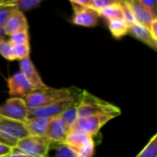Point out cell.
<instances>
[{
	"mask_svg": "<svg viewBox=\"0 0 157 157\" xmlns=\"http://www.w3.org/2000/svg\"><path fill=\"white\" fill-rule=\"evenodd\" d=\"M81 92L75 87L70 88H53L47 86L46 88L36 90L23 99L29 109V111L48 107L62 100L70 98Z\"/></svg>",
	"mask_w": 157,
	"mask_h": 157,
	"instance_id": "1",
	"label": "cell"
},
{
	"mask_svg": "<svg viewBox=\"0 0 157 157\" xmlns=\"http://www.w3.org/2000/svg\"><path fill=\"white\" fill-rule=\"evenodd\" d=\"M101 113H116L121 115V110L117 106L105 101L86 90L82 91L80 102L77 107L78 119Z\"/></svg>",
	"mask_w": 157,
	"mask_h": 157,
	"instance_id": "2",
	"label": "cell"
},
{
	"mask_svg": "<svg viewBox=\"0 0 157 157\" xmlns=\"http://www.w3.org/2000/svg\"><path fill=\"white\" fill-rule=\"evenodd\" d=\"M52 142L45 136L29 135L17 141L14 149L29 157H47L50 153Z\"/></svg>",
	"mask_w": 157,
	"mask_h": 157,
	"instance_id": "3",
	"label": "cell"
},
{
	"mask_svg": "<svg viewBox=\"0 0 157 157\" xmlns=\"http://www.w3.org/2000/svg\"><path fill=\"white\" fill-rule=\"evenodd\" d=\"M118 116L120 115L116 113H101L78 119L77 122L71 130V132H76L93 137L100 131V129L104 125H106L109 121Z\"/></svg>",
	"mask_w": 157,
	"mask_h": 157,
	"instance_id": "4",
	"label": "cell"
},
{
	"mask_svg": "<svg viewBox=\"0 0 157 157\" xmlns=\"http://www.w3.org/2000/svg\"><path fill=\"white\" fill-rule=\"evenodd\" d=\"M0 116L19 122L28 120L29 109L21 98H10L3 105H0Z\"/></svg>",
	"mask_w": 157,
	"mask_h": 157,
	"instance_id": "5",
	"label": "cell"
},
{
	"mask_svg": "<svg viewBox=\"0 0 157 157\" xmlns=\"http://www.w3.org/2000/svg\"><path fill=\"white\" fill-rule=\"evenodd\" d=\"M80 95H81V93L78 95H75L70 98L62 100V101L57 102L52 105H50L48 107L30 110V111H29L28 120L33 119V118H40V117H45V118H50V119L59 117L64 111H66L69 108H71L72 106L75 105L76 103H78L80 101Z\"/></svg>",
	"mask_w": 157,
	"mask_h": 157,
	"instance_id": "6",
	"label": "cell"
},
{
	"mask_svg": "<svg viewBox=\"0 0 157 157\" xmlns=\"http://www.w3.org/2000/svg\"><path fill=\"white\" fill-rule=\"evenodd\" d=\"M29 135L24 122L16 121L0 116V137L15 146L17 141Z\"/></svg>",
	"mask_w": 157,
	"mask_h": 157,
	"instance_id": "7",
	"label": "cell"
},
{
	"mask_svg": "<svg viewBox=\"0 0 157 157\" xmlns=\"http://www.w3.org/2000/svg\"><path fill=\"white\" fill-rule=\"evenodd\" d=\"M71 4L74 9L72 21L75 25L88 28H93L98 25L99 15L97 11L77 4L75 0L71 1Z\"/></svg>",
	"mask_w": 157,
	"mask_h": 157,
	"instance_id": "8",
	"label": "cell"
},
{
	"mask_svg": "<svg viewBox=\"0 0 157 157\" xmlns=\"http://www.w3.org/2000/svg\"><path fill=\"white\" fill-rule=\"evenodd\" d=\"M7 86L8 93L13 98H24L30 93L36 91L21 72H17L10 76L7 80Z\"/></svg>",
	"mask_w": 157,
	"mask_h": 157,
	"instance_id": "9",
	"label": "cell"
},
{
	"mask_svg": "<svg viewBox=\"0 0 157 157\" xmlns=\"http://www.w3.org/2000/svg\"><path fill=\"white\" fill-rule=\"evenodd\" d=\"M69 132L70 129L63 120L60 117H55L51 119L44 136L52 144H63Z\"/></svg>",
	"mask_w": 157,
	"mask_h": 157,
	"instance_id": "10",
	"label": "cell"
},
{
	"mask_svg": "<svg viewBox=\"0 0 157 157\" xmlns=\"http://www.w3.org/2000/svg\"><path fill=\"white\" fill-rule=\"evenodd\" d=\"M2 29L5 35L7 36H10L19 31L29 30V24H28L27 17H25L23 12L16 10L6 20Z\"/></svg>",
	"mask_w": 157,
	"mask_h": 157,
	"instance_id": "11",
	"label": "cell"
},
{
	"mask_svg": "<svg viewBox=\"0 0 157 157\" xmlns=\"http://www.w3.org/2000/svg\"><path fill=\"white\" fill-rule=\"evenodd\" d=\"M19 66H20V72L24 75V76L27 78L29 84L36 90H40L47 87V86L42 81L40 75H39L34 63L31 62L29 58L21 60L19 62Z\"/></svg>",
	"mask_w": 157,
	"mask_h": 157,
	"instance_id": "12",
	"label": "cell"
},
{
	"mask_svg": "<svg viewBox=\"0 0 157 157\" xmlns=\"http://www.w3.org/2000/svg\"><path fill=\"white\" fill-rule=\"evenodd\" d=\"M126 3L128 4L130 9L132 11V14L133 16L135 23L149 29L153 20L156 19L142 5L140 0H127Z\"/></svg>",
	"mask_w": 157,
	"mask_h": 157,
	"instance_id": "13",
	"label": "cell"
},
{
	"mask_svg": "<svg viewBox=\"0 0 157 157\" xmlns=\"http://www.w3.org/2000/svg\"><path fill=\"white\" fill-rule=\"evenodd\" d=\"M128 34L132 36L133 38L137 39L138 40L144 42L147 46H149L154 51L157 50V40L153 38L151 35L149 29L142 25H139L137 23L132 24L129 27Z\"/></svg>",
	"mask_w": 157,
	"mask_h": 157,
	"instance_id": "14",
	"label": "cell"
},
{
	"mask_svg": "<svg viewBox=\"0 0 157 157\" xmlns=\"http://www.w3.org/2000/svg\"><path fill=\"white\" fill-rule=\"evenodd\" d=\"M50 118L40 117L29 119L24 122V125L29 135L32 136H44L48 124L50 122Z\"/></svg>",
	"mask_w": 157,
	"mask_h": 157,
	"instance_id": "15",
	"label": "cell"
},
{
	"mask_svg": "<svg viewBox=\"0 0 157 157\" xmlns=\"http://www.w3.org/2000/svg\"><path fill=\"white\" fill-rule=\"evenodd\" d=\"M91 139H93V137L90 135L70 131V132L68 133V135L64 141V144L66 145H68L71 149H73L75 152H76L78 155V153L81 151V149Z\"/></svg>",
	"mask_w": 157,
	"mask_h": 157,
	"instance_id": "16",
	"label": "cell"
},
{
	"mask_svg": "<svg viewBox=\"0 0 157 157\" xmlns=\"http://www.w3.org/2000/svg\"><path fill=\"white\" fill-rule=\"evenodd\" d=\"M99 17H103L108 21L115 19H123V10L121 1H116L113 5L107 6L98 12Z\"/></svg>",
	"mask_w": 157,
	"mask_h": 157,
	"instance_id": "17",
	"label": "cell"
},
{
	"mask_svg": "<svg viewBox=\"0 0 157 157\" xmlns=\"http://www.w3.org/2000/svg\"><path fill=\"white\" fill-rule=\"evenodd\" d=\"M1 5L4 6H10L15 7L18 11H29L38 7L40 4V0H1Z\"/></svg>",
	"mask_w": 157,
	"mask_h": 157,
	"instance_id": "18",
	"label": "cell"
},
{
	"mask_svg": "<svg viewBox=\"0 0 157 157\" xmlns=\"http://www.w3.org/2000/svg\"><path fill=\"white\" fill-rule=\"evenodd\" d=\"M109 29L115 39H121L128 35L129 26L123 19H115L109 21Z\"/></svg>",
	"mask_w": 157,
	"mask_h": 157,
	"instance_id": "19",
	"label": "cell"
},
{
	"mask_svg": "<svg viewBox=\"0 0 157 157\" xmlns=\"http://www.w3.org/2000/svg\"><path fill=\"white\" fill-rule=\"evenodd\" d=\"M81 97V95H80ZM80 102V101H79ZM78 103H76L75 105L72 106L71 108H69L66 111H64L62 115H60L59 117L63 120V121L66 124V126L70 129V131L75 127V123L78 121V115H77V107H78Z\"/></svg>",
	"mask_w": 157,
	"mask_h": 157,
	"instance_id": "20",
	"label": "cell"
},
{
	"mask_svg": "<svg viewBox=\"0 0 157 157\" xmlns=\"http://www.w3.org/2000/svg\"><path fill=\"white\" fill-rule=\"evenodd\" d=\"M136 157H157V134L150 139L148 144L144 146V148L139 153Z\"/></svg>",
	"mask_w": 157,
	"mask_h": 157,
	"instance_id": "21",
	"label": "cell"
},
{
	"mask_svg": "<svg viewBox=\"0 0 157 157\" xmlns=\"http://www.w3.org/2000/svg\"><path fill=\"white\" fill-rule=\"evenodd\" d=\"M54 147V156L53 157H78L76 152L71 149L68 145L63 144H52Z\"/></svg>",
	"mask_w": 157,
	"mask_h": 157,
	"instance_id": "22",
	"label": "cell"
},
{
	"mask_svg": "<svg viewBox=\"0 0 157 157\" xmlns=\"http://www.w3.org/2000/svg\"><path fill=\"white\" fill-rule=\"evenodd\" d=\"M8 41L12 46L29 43V30H23V31H19V32H17V33H14V34L10 35Z\"/></svg>",
	"mask_w": 157,
	"mask_h": 157,
	"instance_id": "23",
	"label": "cell"
},
{
	"mask_svg": "<svg viewBox=\"0 0 157 157\" xmlns=\"http://www.w3.org/2000/svg\"><path fill=\"white\" fill-rule=\"evenodd\" d=\"M13 53L16 60H23L26 58H29L30 53V45L28 44H22V45H16L13 46Z\"/></svg>",
	"mask_w": 157,
	"mask_h": 157,
	"instance_id": "24",
	"label": "cell"
},
{
	"mask_svg": "<svg viewBox=\"0 0 157 157\" xmlns=\"http://www.w3.org/2000/svg\"><path fill=\"white\" fill-rule=\"evenodd\" d=\"M0 54L7 61H14L15 56L13 53V46L8 40H3L0 41Z\"/></svg>",
	"mask_w": 157,
	"mask_h": 157,
	"instance_id": "25",
	"label": "cell"
},
{
	"mask_svg": "<svg viewBox=\"0 0 157 157\" xmlns=\"http://www.w3.org/2000/svg\"><path fill=\"white\" fill-rule=\"evenodd\" d=\"M17 9L10 6H4L0 4V27L2 28L6 22V20L8 18V17Z\"/></svg>",
	"mask_w": 157,
	"mask_h": 157,
	"instance_id": "26",
	"label": "cell"
},
{
	"mask_svg": "<svg viewBox=\"0 0 157 157\" xmlns=\"http://www.w3.org/2000/svg\"><path fill=\"white\" fill-rule=\"evenodd\" d=\"M95 151V143L94 140L91 139L86 143V144L81 149V151L78 153L79 157H92Z\"/></svg>",
	"mask_w": 157,
	"mask_h": 157,
	"instance_id": "27",
	"label": "cell"
},
{
	"mask_svg": "<svg viewBox=\"0 0 157 157\" xmlns=\"http://www.w3.org/2000/svg\"><path fill=\"white\" fill-rule=\"evenodd\" d=\"M142 5L152 14V16L157 18L156 17V0H140Z\"/></svg>",
	"mask_w": 157,
	"mask_h": 157,
	"instance_id": "28",
	"label": "cell"
},
{
	"mask_svg": "<svg viewBox=\"0 0 157 157\" xmlns=\"http://www.w3.org/2000/svg\"><path fill=\"white\" fill-rule=\"evenodd\" d=\"M13 153V147L4 144H0V157L6 156L9 155Z\"/></svg>",
	"mask_w": 157,
	"mask_h": 157,
	"instance_id": "29",
	"label": "cell"
},
{
	"mask_svg": "<svg viewBox=\"0 0 157 157\" xmlns=\"http://www.w3.org/2000/svg\"><path fill=\"white\" fill-rule=\"evenodd\" d=\"M148 29H149L151 35L153 36V38L157 40V18L153 20V22L151 23V25H150Z\"/></svg>",
	"mask_w": 157,
	"mask_h": 157,
	"instance_id": "30",
	"label": "cell"
},
{
	"mask_svg": "<svg viewBox=\"0 0 157 157\" xmlns=\"http://www.w3.org/2000/svg\"><path fill=\"white\" fill-rule=\"evenodd\" d=\"M4 157H29V156H27V155H23V154H20V153L17 152V151L14 149V147H13V153H12L11 155H6V156H4Z\"/></svg>",
	"mask_w": 157,
	"mask_h": 157,
	"instance_id": "31",
	"label": "cell"
},
{
	"mask_svg": "<svg viewBox=\"0 0 157 157\" xmlns=\"http://www.w3.org/2000/svg\"><path fill=\"white\" fill-rule=\"evenodd\" d=\"M0 144H6V145H9V146H12V147H15L12 144H10L9 142L6 141L5 139H3L2 137H0Z\"/></svg>",
	"mask_w": 157,
	"mask_h": 157,
	"instance_id": "32",
	"label": "cell"
},
{
	"mask_svg": "<svg viewBox=\"0 0 157 157\" xmlns=\"http://www.w3.org/2000/svg\"><path fill=\"white\" fill-rule=\"evenodd\" d=\"M5 36H6V35H5V33H4V31H3V29L0 27V41L3 40H5V39H4Z\"/></svg>",
	"mask_w": 157,
	"mask_h": 157,
	"instance_id": "33",
	"label": "cell"
},
{
	"mask_svg": "<svg viewBox=\"0 0 157 157\" xmlns=\"http://www.w3.org/2000/svg\"><path fill=\"white\" fill-rule=\"evenodd\" d=\"M78 157H79V156H78Z\"/></svg>",
	"mask_w": 157,
	"mask_h": 157,
	"instance_id": "34",
	"label": "cell"
}]
</instances>
